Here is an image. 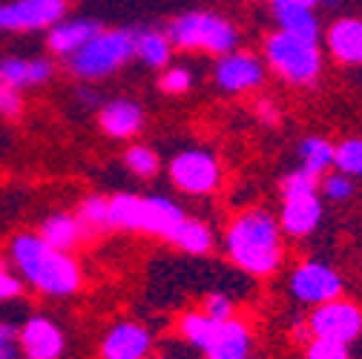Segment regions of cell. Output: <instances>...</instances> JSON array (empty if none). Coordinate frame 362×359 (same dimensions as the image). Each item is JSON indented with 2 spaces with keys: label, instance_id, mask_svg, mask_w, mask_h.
Instances as JSON below:
<instances>
[{
  "label": "cell",
  "instance_id": "1",
  "mask_svg": "<svg viewBox=\"0 0 362 359\" xmlns=\"http://www.w3.org/2000/svg\"><path fill=\"white\" fill-rule=\"evenodd\" d=\"M224 253L247 276H274L285 261L279 218L267 210H245L224 230Z\"/></svg>",
  "mask_w": 362,
  "mask_h": 359
},
{
  "label": "cell",
  "instance_id": "2",
  "mask_svg": "<svg viewBox=\"0 0 362 359\" xmlns=\"http://www.w3.org/2000/svg\"><path fill=\"white\" fill-rule=\"evenodd\" d=\"M9 253L21 279L43 296L64 299L78 293L83 285L78 259L72 253L49 247L37 233H18L9 245Z\"/></svg>",
  "mask_w": 362,
  "mask_h": 359
},
{
  "label": "cell",
  "instance_id": "3",
  "mask_svg": "<svg viewBox=\"0 0 362 359\" xmlns=\"http://www.w3.org/2000/svg\"><path fill=\"white\" fill-rule=\"evenodd\" d=\"M167 37L178 49H204L213 55H228L239 47V29L216 12H187L170 20Z\"/></svg>",
  "mask_w": 362,
  "mask_h": 359
},
{
  "label": "cell",
  "instance_id": "4",
  "mask_svg": "<svg viewBox=\"0 0 362 359\" xmlns=\"http://www.w3.org/2000/svg\"><path fill=\"white\" fill-rule=\"evenodd\" d=\"M264 61L270 72L291 86H310L322 72V52L316 43L293 37L282 29L264 37Z\"/></svg>",
  "mask_w": 362,
  "mask_h": 359
},
{
  "label": "cell",
  "instance_id": "5",
  "mask_svg": "<svg viewBox=\"0 0 362 359\" xmlns=\"http://www.w3.org/2000/svg\"><path fill=\"white\" fill-rule=\"evenodd\" d=\"M132 55H135V32L110 29V32H98L81 52H75L69 66L83 81H101L118 72Z\"/></svg>",
  "mask_w": 362,
  "mask_h": 359
},
{
  "label": "cell",
  "instance_id": "6",
  "mask_svg": "<svg viewBox=\"0 0 362 359\" xmlns=\"http://www.w3.org/2000/svg\"><path fill=\"white\" fill-rule=\"evenodd\" d=\"M308 336L328 339L339 345H354L362 336V307L351 299H331L325 305H316L308 313Z\"/></svg>",
  "mask_w": 362,
  "mask_h": 359
},
{
  "label": "cell",
  "instance_id": "7",
  "mask_svg": "<svg viewBox=\"0 0 362 359\" xmlns=\"http://www.w3.org/2000/svg\"><path fill=\"white\" fill-rule=\"evenodd\" d=\"M288 290L299 305L316 307L331 299H339L345 290V282L325 261H302L299 267H293V273L288 279Z\"/></svg>",
  "mask_w": 362,
  "mask_h": 359
},
{
  "label": "cell",
  "instance_id": "8",
  "mask_svg": "<svg viewBox=\"0 0 362 359\" xmlns=\"http://www.w3.org/2000/svg\"><path fill=\"white\" fill-rule=\"evenodd\" d=\"M173 184L187 196H207L221 184V167L207 150H181L170 161Z\"/></svg>",
  "mask_w": 362,
  "mask_h": 359
},
{
  "label": "cell",
  "instance_id": "9",
  "mask_svg": "<svg viewBox=\"0 0 362 359\" xmlns=\"http://www.w3.org/2000/svg\"><path fill=\"white\" fill-rule=\"evenodd\" d=\"M66 4L64 0H12L0 4V29L9 32H35L52 29L64 20Z\"/></svg>",
  "mask_w": 362,
  "mask_h": 359
},
{
  "label": "cell",
  "instance_id": "10",
  "mask_svg": "<svg viewBox=\"0 0 362 359\" xmlns=\"http://www.w3.org/2000/svg\"><path fill=\"white\" fill-rule=\"evenodd\" d=\"M216 86L228 95H242V93H253L264 81V64L253 55V52H228L221 55L216 64Z\"/></svg>",
  "mask_w": 362,
  "mask_h": 359
},
{
  "label": "cell",
  "instance_id": "11",
  "mask_svg": "<svg viewBox=\"0 0 362 359\" xmlns=\"http://www.w3.org/2000/svg\"><path fill=\"white\" fill-rule=\"evenodd\" d=\"M101 359H147L153 353V334L135 319H121L107 328L98 345Z\"/></svg>",
  "mask_w": 362,
  "mask_h": 359
},
{
  "label": "cell",
  "instance_id": "12",
  "mask_svg": "<svg viewBox=\"0 0 362 359\" xmlns=\"http://www.w3.org/2000/svg\"><path fill=\"white\" fill-rule=\"evenodd\" d=\"M21 345L26 359H61L66 351V334L55 319L35 313L21 325Z\"/></svg>",
  "mask_w": 362,
  "mask_h": 359
},
{
  "label": "cell",
  "instance_id": "13",
  "mask_svg": "<svg viewBox=\"0 0 362 359\" xmlns=\"http://www.w3.org/2000/svg\"><path fill=\"white\" fill-rule=\"evenodd\" d=\"M325 207L320 193H299V196H282V213L279 228L291 239H305L322 224Z\"/></svg>",
  "mask_w": 362,
  "mask_h": 359
},
{
  "label": "cell",
  "instance_id": "14",
  "mask_svg": "<svg viewBox=\"0 0 362 359\" xmlns=\"http://www.w3.org/2000/svg\"><path fill=\"white\" fill-rule=\"evenodd\" d=\"M185 210H181L173 199L167 196H144L141 199V221H139V233L173 242V236L178 233L181 221H185Z\"/></svg>",
  "mask_w": 362,
  "mask_h": 359
},
{
  "label": "cell",
  "instance_id": "15",
  "mask_svg": "<svg viewBox=\"0 0 362 359\" xmlns=\"http://www.w3.org/2000/svg\"><path fill=\"white\" fill-rule=\"evenodd\" d=\"M325 47L342 66H362V20L339 18L325 32Z\"/></svg>",
  "mask_w": 362,
  "mask_h": 359
},
{
  "label": "cell",
  "instance_id": "16",
  "mask_svg": "<svg viewBox=\"0 0 362 359\" xmlns=\"http://www.w3.org/2000/svg\"><path fill=\"white\" fill-rule=\"evenodd\" d=\"M253 351V331L239 317L221 322L210 348L204 351V359H247Z\"/></svg>",
  "mask_w": 362,
  "mask_h": 359
},
{
  "label": "cell",
  "instance_id": "17",
  "mask_svg": "<svg viewBox=\"0 0 362 359\" xmlns=\"http://www.w3.org/2000/svg\"><path fill=\"white\" fill-rule=\"evenodd\" d=\"M98 124L101 129L107 132L110 139H135L144 126V110L135 104V101H127V98H115L110 104L101 107L98 112Z\"/></svg>",
  "mask_w": 362,
  "mask_h": 359
},
{
  "label": "cell",
  "instance_id": "18",
  "mask_svg": "<svg viewBox=\"0 0 362 359\" xmlns=\"http://www.w3.org/2000/svg\"><path fill=\"white\" fill-rule=\"evenodd\" d=\"M98 32H104L98 20H89V18L64 20V23H55V26L49 29L47 47H49L55 55H69V58H72V55L81 52Z\"/></svg>",
  "mask_w": 362,
  "mask_h": 359
},
{
  "label": "cell",
  "instance_id": "19",
  "mask_svg": "<svg viewBox=\"0 0 362 359\" xmlns=\"http://www.w3.org/2000/svg\"><path fill=\"white\" fill-rule=\"evenodd\" d=\"M86 228L78 216H69V213H55L49 218L40 221V239L47 242L49 247L55 250H64V253H72L83 239H86Z\"/></svg>",
  "mask_w": 362,
  "mask_h": 359
},
{
  "label": "cell",
  "instance_id": "20",
  "mask_svg": "<svg viewBox=\"0 0 362 359\" xmlns=\"http://www.w3.org/2000/svg\"><path fill=\"white\" fill-rule=\"evenodd\" d=\"M52 78V64L47 58H6L0 61V83L12 89L37 86Z\"/></svg>",
  "mask_w": 362,
  "mask_h": 359
},
{
  "label": "cell",
  "instance_id": "21",
  "mask_svg": "<svg viewBox=\"0 0 362 359\" xmlns=\"http://www.w3.org/2000/svg\"><path fill=\"white\" fill-rule=\"evenodd\" d=\"M274 20L282 32L302 37V40H310V43L320 40V32H322L320 18H316V12L308 6H274Z\"/></svg>",
  "mask_w": 362,
  "mask_h": 359
},
{
  "label": "cell",
  "instance_id": "22",
  "mask_svg": "<svg viewBox=\"0 0 362 359\" xmlns=\"http://www.w3.org/2000/svg\"><path fill=\"white\" fill-rule=\"evenodd\" d=\"M135 58L150 69H164L173 58V43H170L167 32H158V29L135 32Z\"/></svg>",
  "mask_w": 362,
  "mask_h": 359
},
{
  "label": "cell",
  "instance_id": "23",
  "mask_svg": "<svg viewBox=\"0 0 362 359\" xmlns=\"http://www.w3.org/2000/svg\"><path fill=\"white\" fill-rule=\"evenodd\" d=\"M170 245H175L181 253H187V256H207L216 245V236H213V228L207 221L187 216L185 221H181V228H178V233L173 236Z\"/></svg>",
  "mask_w": 362,
  "mask_h": 359
},
{
  "label": "cell",
  "instance_id": "24",
  "mask_svg": "<svg viewBox=\"0 0 362 359\" xmlns=\"http://www.w3.org/2000/svg\"><path fill=\"white\" fill-rule=\"evenodd\" d=\"M218 325L221 322H216L213 317H207L202 307L199 310H187V313H181V317H178V336L185 339L190 348H196V351L204 353L210 348Z\"/></svg>",
  "mask_w": 362,
  "mask_h": 359
},
{
  "label": "cell",
  "instance_id": "25",
  "mask_svg": "<svg viewBox=\"0 0 362 359\" xmlns=\"http://www.w3.org/2000/svg\"><path fill=\"white\" fill-rule=\"evenodd\" d=\"M141 199H144V196H135V193H115V196L110 199V230L139 233Z\"/></svg>",
  "mask_w": 362,
  "mask_h": 359
},
{
  "label": "cell",
  "instance_id": "26",
  "mask_svg": "<svg viewBox=\"0 0 362 359\" xmlns=\"http://www.w3.org/2000/svg\"><path fill=\"white\" fill-rule=\"evenodd\" d=\"M334 155H337V147L322 139V136H308L302 144H299V158H302V167L316 172V175H325L331 167H334Z\"/></svg>",
  "mask_w": 362,
  "mask_h": 359
},
{
  "label": "cell",
  "instance_id": "27",
  "mask_svg": "<svg viewBox=\"0 0 362 359\" xmlns=\"http://www.w3.org/2000/svg\"><path fill=\"white\" fill-rule=\"evenodd\" d=\"M78 218L86 230H110V199L107 196H86L78 207Z\"/></svg>",
  "mask_w": 362,
  "mask_h": 359
},
{
  "label": "cell",
  "instance_id": "28",
  "mask_svg": "<svg viewBox=\"0 0 362 359\" xmlns=\"http://www.w3.org/2000/svg\"><path fill=\"white\" fill-rule=\"evenodd\" d=\"M334 167L351 178H362V139H345L337 144Z\"/></svg>",
  "mask_w": 362,
  "mask_h": 359
},
{
  "label": "cell",
  "instance_id": "29",
  "mask_svg": "<svg viewBox=\"0 0 362 359\" xmlns=\"http://www.w3.org/2000/svg\"><path fill=\"white\" fill-rule=\"evenodd\" d=\"M124 164H127V170H129L132 175H139V178H153V175L158 172V167H161L156 150H150V147H144V144H132V147L124 153Z\"/></svg>",
  "mask_w": 362,
  "mask_h": 359
},
{
  "label": "cell",
  "instance_id": "30",
  "mask_svg": "<svg viewBox=\"0 0 362 359\" xmlns=\"http://www.w3.org/2000/svg\"><path fill=\"white\" fill-rule=\"evenodd\" d=\"M320 182L322 178L305 170V167H296L291 170L285 178H282V196H299V193H316L320 190Z\"/></svg>",
  "mask_w": 362,
  "mask_h": 359
},
{
  "label": "cell",
  "instance_id": "31",
  "mask_svg": "<svg viewBox=\"0 0 362 359\" xmlns=\"http://www.w3.org/2000/svg\"><path fill=\"white\" fill-rule=\"evenodd\" d=\"M320 190L325 193V199L328 201H348L351 196H354V190H356V184H354V178L351 175H345V172H331V175H325L322 182H320Z\"/></svg>",
  "mask_w": 362,
  "mask_h": 359
},
{
  "label": "cell",
  "instance_id": "32",
  "mask_svg": "<svg viewBox=\"0 0 362 359\" xmlns=\"http://www.w3.org/2000/svg\"><path fill=\"white\" fill-rule=\"evenodd\" d=\"M158 86H161V93H167V95H185V93H190V86H193V72L187 66H170L158 78Z\"/></svg>",
  "mask_w": 362,
  "mask_h": 359
},
{
  "label": "cell",
  "instance_id": "33",
  "mask_svg": "<svg viewBox=\"0 0 362 359\" xmlns=\"http://www.w3.org/2000/svg\"><path fill=\"white\" fill-rule=\"evenodd\" d=\"M305 359H351V348L328 339H308Z\"/></svg>",
  "mask_w": 362,
  "mask_h": 359
},
{
  "label": "cell",
  "instance_id": "34",
  "mask_svg": "<svg viewBox=\"0 0 362 359\" xmlns=\"http://www.w3.org/2000/svg\"><path fill=\"white\" fill-rule=\"evenodd\" d=\"M202 310L207 313V317H213L216 322H228V319L236 317V305H233V299L228 293H207Z\"/></svg>",
  "mask_w": 362,
  "mask_h": 359
},
{
  "label": "cell",
  "instance_id": "35",
  "mask_svg": "<svg viewBox=\"0 0 362 359\" xmlns=\"http://www.w3.org/2000/svg\"><path fill=\"white\" fill-rule=\"evenodd\" d=\"M0 359H26L21 345V328L0 322Z\"/></svg>",
  "mask_w": 362,
  "mask_h": 359
},
{
  "label": "cell",
  "instance_id": "36",
  "mask_svg": "<svg viewBox=\"0 0 362 359\" xmlns=\"http://www.w3.org/2000/svg\"><path fill=\"white\" fill-rule=\"evenodd\" d=\"M21 293H23V279L15 276L9 267L0 261V302H12V299H18Z\"/></svg>",
  "mask_w": 362,
  "mask_h": 359
},
{
  "label": "cell",
  "instance_id": "37",
  "mask_svg": "<svg viewBox=\"0 0 362 359\" xmlns=\"http://www.w3.org/2000/svg\"><path fill=\"white\" fill-rule=\"evenodd\" d=\"M21 110H23V101L18 95V89L0 83V115L15 118V115H21Z\"/></svg>",
  "mask_w": 362,
  "mask_h": 359
},
{
  "label": "cell",
  "instance_id": "38",
  "mask_svg": "<svg viewBox=\"0 0 362 359\" xmlns=\"http://www.w3.org/2000/svg\"><path fill=\"white\" fill-rule=\"evenodd\" d=\"M256 112H259L262 124H279V110H276V104H274V101L262 98V101L256 104Z\"/></svg>",
  "mask_w": 362,
  "mask_h": 359
},
{
  "label": "cell",
  "instance_id": "39",
  "mask_svg": "<svg viewBox=\"0 0 362 359\" xmlns=\"http://www.w3.org/2000/svg\"><path fill=\"white\" fill-rule=\"evenodd\" d=\"M322 0H274V6H308V9H316Z\"/></svg>",
  "mask_w": 362,
  "mask_h": 359
},
{
  "label": "cell",
  "instance_id": "40",
  "mask_svg": "<svg viewBox=\"0 0 362 359\" xmlns=\"http://www.w3.org/2000/svg\"><path fill=\"white\" fill-rule=\"evenodd\" d=\"M147 359H170V356H164V353H156V356H153V353H150Z\"/></svg>",
  "mask_w": 362,
  "mask_h": 359
},
{
  "label": "cell",
  "instance_id": "41",
  "mask_svg": "<svg viewBox=\"0 0 362 359\" xmlns=\"http://www.w3.org/2000/svg\"><path fill=\"white\" fill-rule=\"evenodd\" d=\"M247 359H256V356H247Z\"/></svg>",
  "mask_w": 362,
  "mask_h": 359
}]
</instances>
